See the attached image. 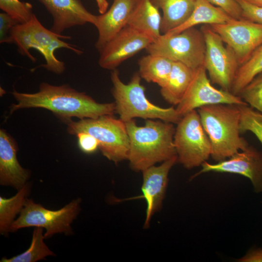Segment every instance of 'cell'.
<instances>
[{
	"label": "cell",
	"instance_id": "cell-12",
	"mask_svg": "<svg viewBox=\"0 0 262 262\" xmlns=\"http://www.w3.org/2000/svg\"><path fill=\"white\" fill-rule=\"evenodd\" d=\"M235 54L240 66L262 45V24L243 18L210 25Z\"/></svg>",
	"mask_w": 262,
	"mask_h": 262
},
{
	"label": "cell",
	"instance_id": "cell-21",
	"mask_svg": "<svg viewBox=\"0 0 262 262\" xmlns=\"http://www.w3.org/2000/svg\"><path fill=\"white\" fill-rule=\"evenodd\" d=\"M195 70L180 62H173L167 82L161 87L160 93L165 101L174 106L180 102L191 82Z\"/></svg>",
	"mask_w": 262,
	"mask_h": 262
},
{
	"label": "cell",
	"instance_id": "cell-18",
	"mask_svg": "<svg viewBox=\"0 0 262 262\" xmlns=\"http://www.w3.org/2000/svg\"><path fill=\"white\" fill-rule=\"evenodd\" d=\"M46 9L53 18L50 30L59 35L72 27L86 23L94 25L97 17L84 7L80 0H51Z\"/></svg>",
	"mask_w": 262,
	"mask_h": 262
},
{
	"label": "cell",
	"instance_id": "cell-22",
	"mask_svg": "<svg viewBox=\"0 0 262 262\" xmlns=\"http://www.w3.org/2000/svg\"><path fill=\"white\" fill-rule=\"evenodd\" d=\"M162 10L161 33L165 34L177 28L189 17L196 0H152Z\"/></svg>",
	"mask_w": 262,
	"mask_h": 262
},
{
	"label": "cell",
	"instance_id": "cell-15",
	"mask_svg": "<svg viewBox=\"0 0 262 262\" xmlns=\"http://www.w3.org/2000/svg\"><path fill=\"white\" fill-rule=\"evenodd\" d=\"M178 163L176 156L161 163L151 166L142 172V194L131 199L143 198L147 203L144 228L149 227L152 216L162 209L168 182V175L172 167Z\"/></svg>",
	"mask_w": 262,
	"mask_h": 262
},
{
	"label": "cell",
	"instance_id": "cell-28",
	"mask_svg": "<svg viewBox=\"0 0 262 262\" xmlns=\"http://www.w3.org/2000/svg\"><path fill=\"white\" fill-rule=\"evenodd\" d=\"M0 8L18 24L27 22L34 15L31 3L19 0H0Z\"/></svg>",
	"mask_w": 262,
	"mask_h": 262
},
{
	"label": "cell",
	"instance_id": "cell-14",
	"mask_svg": "<svg viewBox=\"0 0 262 262\" xmlns=\"http://www.w3.org/2000/svg\"><path fill=\"white\" fill-rule=\"evenodd\" d=\"M153 42L148 36L127 25L99 51L98 64L104 69H115Z\"/></svg>",
	"mask_w": 262,
	"mask_h": 262
},
{
	"label": "cell",
	"instance_id": "cell-35",
	"mask_svg": "<svg viewBox=\"0 0 262 262\" xmlns=\"http://www.w3.org/2000/svg\"><path fill=\"white\" fill-rule=\"evenodd\" d=\"M100 14H103L108 10L109 3L107 0H96Z\"/></svg>",
	"mask_w": 262,
	"mask_h": 262
},
{
	"label": "cell",
	"instance_id": "cell-6",
	"mask_svg": "<svg viewBox=\"0 0 262 262\" xmlns=\"http://www.w3.org/2000/svg\"><path fill=\"white\" fill-rule=\"evenodd\" d=\"M113 115L97 118H85L77 121H64L67 132L76 135L83 132L93 136L98 142L102 154L115 164L128 160L130 141L125 122Z\"/></svg>",
	"mask_w": 262,
	"mask_h": 262
},
{
	"label": "cell",
	"instance_id": "cell-32",
	"mask_svg": "<svg viewBox=\"0 0 262 262\" xmlns=\"http://www.w3.org/2000/svg\"><path fill=\"white\" fill-rule=\"evenodd\" d=\"M18 24L11 16L3 12L0 14V42L10 43V34L12 28Z\"/></svg>",
	"mask_w": 262,
	"mask_h": 262
},
{
	"label": "cell",
	"instance_id": "cell-5",
	"mask_svg": "<svg viewBox=\"0 0 262 262\" xmlns=\"http://www.w3.org/2000/svg\"><path fill=\"white\" fill-rule=\"evenodd\" d=\"M71 38L70 36L57 34L50 29H47L35 15L27 22L16 25L11 30L10 34V43L16 44L21 54L27 56L34 62L35 59L31 54L30 50L32 49L37 50L46 61V64L41 66L58 74L65 71V65L63 62L55 57V50L65 48L77 54L83 53L77 46L61 39Z\"/></svg>",
	"mask_w": 262,
	"mask_h": 262
},
{
	"label": "cell",
	"instance_id": "cell-8",
	"mask_svg": "<svg viewBox=\"0 0 262 262\" xmlns=\"http://www.w3.org/2000/svg\"><path fill=\"white\" fill-rule=\"evenodd\" d=\"M177 124L174 144L178 162L187 169L201 166L211 157L212 146L197 110L184 115Z\"/></svg>",
	"mask_w": 262,
	"mask_h": 262
},
{
	"label": "cell",
	"instance_id": "cell-24",
	"mask_svg": "<svg viewBox=\"0 0 262 262\" xmlns=\"http://www.w3.org/2000/svg\"><path fill=\"white\" fill-rule=\"evenodd\" d=\"M29 182L9 198L0 196V234L4 236L10 232L11 227L24 206L31 192Z\"/></svg>",
	"mask_w": 262,
	"mask_h": 262
},
{
	"label": "cell",
	"instance_id": "cell-37",
	"mask_svg": "<svg viewBox=\"0 0 262 262\" xmlns=\"http://www.w3.org/2000/svg\"><path fill=\"white\" fill-rule=\"evenodd\" d=\"M42 4H43L45 7L47 8L49 5L51 0H38Z\"/></svg>",
	"mask_w": 262,
	"mask_h": 262
},
{
	"label": "cell",
	"instance_id": "cell-17",
	"mask_svg": "<svg viewBox=\"0 0 262 262\" xmlns=\"http://www.w3.org/2000/svg\"><path fill=\"white\" fill-rule=\"evenodd\" d=\"M137 0H114L109 9L97 16L94 24L98 31L96 48L99 51L128 22Z\"/></svg>",
	"mask_w": 262,
	"mask_h": 262
},
{
	"label": "cell",
	"instance_id": "cell-4",
	"mask_svg": "<svg viewBox=\"0 0 262 262\" xmlns=\"http://www.w3.org/2000/svg\"><path fill=\"white\" fill-rule=\"evenodd\" d=\"M111 79L113 84L112 93L115 99V113L126 122L141 118L158 119L177 124L182 116L173 107L163 108L151 103L145 95V88L141 84V78L135 73L128 83L120 79L116 69L112 70Z\"/></svg>",
	"mask_w": 262,
	"mask_h": 262
},
{
	"label": "cell",
	"instance_id": "cell-31",
	"mask_svg": "<svg viewBox=\"0 0 262 262\" xmlns=\"http://www.w3.org/2000/svg\"><path fill=\"white\" fill-rule=\"evenodd\" d=\"M235 19L242 18V9L236 0H208Z\"/></svg>",
	"mask_w": 262,
	"mask_h": 262
},
{
	"label": "cell",
	"instance_id": "cell-36",
	"mask_svg": "<svg viewBox=\"0 0 262 262\" xmlns=\"http://www.w3.org/2000/svg\"><path fill=\"white\" fill-rule=\"evenodd\" d=\"M254 5L262 7V0H244Z\"/></svg>",
	"mask_w": 262,
	"mask_h": 262
},
{
	"label": "cell",
	"instance_id": "cell-25",
	"mask_svg": "<svg viewBox=\"0 0 262 262\" xmlns=\"http://www.w3.org/2000/svg\"><path fill=\"white\" fill-rule=\"evenodd\" d=\"M44 229L35 227L32 234L29 247L23 253L10 258L3 257L0 262H36L44 260L49 256H55V254L45 243Z\"/></svg>",
	"mask_w": 262,
	"mask_h": 262
},
{
	"label": "cell",
	"instance_id": "cell-1",
	"mask_svg": "<svg viewBox=\"0 0 262 262\" xmlns=\"http://www.w3.org/2000/svg\"><path fill=\"white\" fill-rule=\"evenodd\" d=\"M12 94L17 103L11 105V114L21 109L44 108L64 122L73 117L80 119L97 118L115 114L114 102L98 103L85 93L67 84L55 86L42 82L36 93H20L14 89Z\"/></svg>",
	"mask_w": 262,
	"mask_h": 262
},
{
	"label": "cell",
	"instance_id": "cell-2",
	"mask_svg": "<svg viewBox=\"0 0 262 262\" xmlns=\"http://www.w3.org/2000/svg\"><path fill=\"white\" fill-rule=\"evenodd\" d=\"M125 124L130 141L128 160L133 171L142 172L177 156L173 123L147 119L144 126H139L132 119Z\"/></svg>",
	"mask_w": 262,
	"mask_h": 262
},
{
	"label": "cell",
	"instance_id": "cell-27",
	"mask_svg": "<svg viewBox=\"0 0 262 262\" xmlns=\"http://www.w3.org/2000/svg\"><path fill=\"white\" fill-rule=\"evenodd\" d=\"M239 108L241 113V133L251 132L262 145V113L247 104L239 105Z\"/></svg>",
	"mask_w": 262,
	"mask_h": 262
},
{
	"label": "cell",
	"instance_id": "cell-23",
	"mask_svg": "<svg viewBox=\"0 0 262 262\" xmlns=\"http://www.w3.org/2000/svg\"><path fill=\"white\" fill-rule=\"evenodd\" d=\"M173 63L164 56L148 53L138 61V73L146 82L156 83L162 87L167 82Z\"/></svg>",
	"mask_w": 262,
	"mask_h": 262
},
{
	"label": "cell",
	"instance_id": "cell-13",
	"mask_svg": "<svg viewBox=\"0 0 262 262\" xmlns=\"http://www.w3.org/2000/svg\"><path fill=\"white\" fill-rule=\"evenodd\" d=\"M201 166L200 170L190 180L210 172L239 174L249 179L256 193L262 192V152L252 146L226 160L215 164L206 161Z\"/></svg>",
	"mask_w": 262,
	"mask_h": 262
},
{
	"label": "cell",
	"instance_id": "cell-16",
	"mask_svg": "<svg viewBox=\"0 0 262 262\" xmlns=\"http://www.w3.org/2000/svg\"><path fill=\"white\" fill-rule=\"evenodd\" d=\"M18 147L14 139L4 130H0V184L17 191L28 182L31 173L18 161Z\"/></svg>",
	"mask_w": 262,
	"mask_h": 262
},
{
	"label": "cell",
	"instance_id": "cell-34",
	"mask_svg": "<svg viewBox=\"0 0 262 262\" xmlns=\"http://www.w3.org/2000/svg\"><path fill=\"white\" fill-rule=\"evenodd\" d=\"M239 262H262V248H251L242 257L237 261Z\"/></svg>",
	"mask_w": 262,
	"mask_h": 262
},
{
	"label": "cell",
	"instance_id": "cell-29",
	"mask_svg": "<svg viewBox=\"0 0 262 262\" xmlns=\"http://www.w3.org/2000/svg\"><path fill=\"white\" fill-rule=\"evenodd\" d=\"M239 96L249 106L262 113V73L256 76Z\"/></svg>",
	"mask_w": 262,
	"mask_h": 262
},
{
	"label": "cell",
	"instance_id": "cell-10",
	"mask_svg": "<svg viewBox=\"0 0 262 262\" xmlns=\"http://www.w3.org/2000/svg\"><path fill=\"white\" fill-rule=\"evenodd\" d=\"M200 30L206 43L203 66L210 80L212 83L230 92L240 66L236 57L230 48L225 46L221 37L209 25H204Z\"/></svg>",
	"mask_w": 262,
	"mask_h": 262
},
{
	"label": "cell",
	"instance_id": "cell-9",
	"mask_svg": "<svg viewBox=\"0 0 262 262\" xmlns=\"http://www.w3.org/2000/svg\"><path fill=\"white\" fill-rule=\"evenodd\" d=\"M146 50L195 70L204 65L206 43L200 29L194 27L176 34H162Z\"/></svg>",
	"mask_w": 262,
	"mask_h": 262
},
{
	"label": "cell",
	"instance_id": "cell-19",
	"mask_svg": "<svg viewBox=\"0 0 262 262\" xmlns=\"http://www.w3.org/2000/svg\"><path fill=\"white\" fill-rule=\"evenodd\" d=\"M162 20L159 9L152 0H137L127 25L154 41L162 34Z\"/></svg>",
	"mask_w": 262,
	"mask_h": 262
},
{
	"label": "cell",
	"instance_id": "cell-11",
	"mask_svg": "<svg viewBox=\"0 0 262 262\" xmlns=\"http://www.w3.org/2000/svg\"><path fill=\"white\" fill-rule=\"evenodd\" d=\"M207 73L203 66L195 70L191 82L183 98L176 108L181 116L207 105L218 104H247L239 96L213 86Z\"/></svg>",
	"mask_w": 262,
	"mask_h": 262
},
{
	"label": "cell",
	"instance_id": "cell-26",
	"mask_svg": "<svg viewBox=\"0 0 262 262\" xmlns=\"http://www.w3.org/2000/svg\"><path fill=\"white\" fill-rule=\"evenodd\" d=\"M262 73V45L252 54L249 59L240 66L231 87L230 92L239 96L241 91L258 75Z\"/></svg>",
	"mask_w": 262,
	"mask_h": 262
},
{
	"label": "cell",
	"instance_id": "cell-7",
	"mask_svg": "<svg viewBox=\"0 0 262 262\" xmlns=\"http://www.w3.org/2000/svg\"><path fill=\"white\" fill-rule=\"evenodd\" d=\"M82 199L72 200L61 209L52 210L44 207L28 198L18 217L10 228V232L29 227H39L45 229V239L57 233L66 235L73 234L71 224L81 211Z\"/></svg>",
	"mask_w": 262,
	"mask_h": 262
},
{
	"label": "cell",
	"instance_id": "cell-30",
	"mask_svg": "<svg viewBox=\"0 0 262 262\" xmlns=\"http://www.w3.org/2000/svg\"><path fill=\"white\" fill-rule=\"evenodd\" d=\"M242 9V18L262 24V7L244 0H236Z\"/></svg>",
	"mask_w": 262,
	"mask_h": 262
},
{
	"label": "cell",
	"instance_id": "cell-20",
	"mask_svg": "<svg viewBox=\"0 0 262 262\" xmlns=\"http://www.w3.org/2000/svg\"><path fill=\"white\" fill-rule=\"evenodd\" d=\"M233 18L221 8L208 0H196L194 8L189 17L182 24L165 33H178L198 24L212 25L226 23Z\"/></svg>",
	"mask_w": 262,
	"mask_h": 262
},
{
	"label": "cell",
	"instance_id": "cell-33",
	"mask_svg": "<svg viewBox=\"0 0 262 262\" xmlns=\"http://www.w3.org/2000/svg\"><path fill=\"white\" fill-rule=\"evenodd\" d=\"M76 136L78 137L79 148L83 152L92 153L98 148V140L92 135L81 132L77 134Z\"/></svg>",
	"mask_w": 262,
	"mask_h": 262
},
{
	"label": "cell",
	"instance_id": "cell-3",
	"mask_svg": "<svg viewBox=\"0 0 262 262\" xmlns=\"http://www.w3.org/2000/svg\"><path fill=\"white\" fill-rule=\"evenodd\" d=\"M212 146L211 157L216 162L228 159L249 145L241 136L239 105L218 104L197 109Z\"/></svg>",
	"mask_w": 262,
	"mask_h": 262
}]
</instances>
